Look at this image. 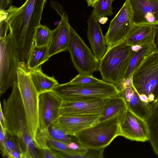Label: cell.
Instances as JSON below:
<instances>
[{"label":"cell","instance_id":"obj_14","mask_svg":"<svg viewBox=\"0 0 158 158\" xmlns=\"http://www.w3.org/2000/svg\"><path fill=\"white\" fill-rule=\"evenodd\" d=\"M63 102L60 109V115H99L109 98Z\"/></svg>","mask_w":158,"mask_h":158},{"label":"cell","instance_id":"obj_16","mask_svg":"<svg viewBox=\"0 0 158 158\" xmlns=\"http://www.w3.org/2000/svg\"><path fill=\"white\" fill-rule=\"evenodd\" d=\"M100 115H60L52 125L67 135L74 136L80 131L97 123Z\"/></svg>","mask_w":158,"mask_h":158},{"label":"cell","instance_id":"obj_34","mask_svg":"<svg viewBox=\"0 0 158 158\" xmlns=\"http://www.w3.org/2000/svg\"><path fill=\"white\" fill-rule=\"evenodd\" d=\"M0 126V150L2 156L6 157V133Z\"/></svg>","mask_w":158,"mask_h":158},{"label":"cell","instance_id":"obj_42","mask_svg":"<svg viewBox=\"0 0 158 158\" xmlns=\"http://www.w3.org/2000/svg\"><path fill=\"white\" fill-rule=\"evenodd\" d=\"M156 0L158 1V0Z\"/></svg>","mask_w":158,"mask_h":158},{"label":"cell","instance_id":"obj_8","mask_svg":"<svg viewBox=\"0 0 158 158\" xmlns=\"http://www.w3.org/2000/svg\"><path fill=\"white\" fill-rule=\"evenodd\" d=\"M68 50L74 66L79 74L93 76L94 72L98 70L99 61L71 26Z\"/></svg>","mask_w":158,"mask_h":158},{"label":"cell","instance_id":"obj_5","mask_svg":"<svg viewBox=\"0 0 158 158\" xmlns=\"http://www.w3.org/2000/svg\"><path fill=\"white\" fill-rule=\"evenodd\" d=\"M17 83L25 110L27 126L34 140L39 129V95L31 80L27 64L22 62L18 69Z\"/></svg>","mask_w":158,"mask_h":158},{"label":"cell","instance_id":"obj_27","mask_svg":"<svg viewBox=\"0 0 158 158\" xmlns=\"http://www.w3.org/2000/svg\"><path fill=\"white\" fill-rule=\"evenodd\" d=\"M52 34V30L47 26L40 24L36 29L34 36V44L38 47L48 46Z\"/></svg>","mask_w":158,"mask_h":158},{"label":"cell","instance_id":"obj_35","mask_svg":"<svg viewBox=\"0 0 158 158\" xmlns=\"http://www.w3.org/2000/svg\"><path fill=\"white\" fill-rule=\"evenodd\" d=\"M132 86V77L129 78L124 79L116 87L120 93L125 89Z\"/></svg>","mask_w":158,"mask_h":158},{"label":"cell","instance_id":"obj_11","mask_svg":"<svg viewBox=\"0 0 158 158\" xmlns=\"http://www.w3.org/2000/svg\"><path fill=\"white\" fill-rule=\"evenodd\" d=\"M50 6L61 17L60 23L52 30L51 39L48 46V54L51 56L60 52L68 50L70 37V27L68 16L61 5L50 1Z\"/></svg>","mask_w":158,"mask_h":158},{"label":"cell","instance_id":"obj_17","mask_svg":"<svg viewBox=\"0 0 158 158\" xmlns=\"http://www.w3.org/2000/svg\"><path fill=\"white\" fill-rule=\"evenodd\" d=\"M87 23L88 39L93 53L99 61L107 49L105 37L102 33L99 21L93 13L89 16Z\"/></svg>","mask_w":158,"mask_h":158},{"label":"cell","instance_id":"obj_12","mask_svg":"<svg viewBox=\"0 0 158 158\" xmlns=\"http://www.w3.org/2000/svg\"><path fill=\"white\" fill-rule=\"evenodd\" d=\"M120 135L137 142L148 140V128L145 120L127 109L119 117Z\"/></svg>","mask_w":158,"mask_h":158},{"label":"cell","instance_id":"obj_25","mask_svg":"<svg viewBox=\"0 0 158 158\" xmlns=\"http://www.w3.org/2000/svg\"><path fill=\"white\" fill-rule=\"evenodd\" d=\"M154 49V46L152 43L140 46L137 50H133L124 78L132 77L135 69L142 59L153 51Z\"/></svg>","mask_w":158,"mask_h":158},{"label":"cell","instance_id":"obj_19","mask_svg":"<svg viewBox=\"0 0 158 158\" xmlns=\"http://www.w3.org/2000/svg\"><path fill=\"white\" fill-rule=\"evenodd\" d=\"M154 30V25L134 24L124 41L131 46L152 44Z\"/></svg>","mask_w":158,"mask_h":158},{"label":"cell","instance_id":"obj_10","mask_svg":"<svg viewBox=\"0 0 158 158\" xmlns=\"http://www.w3.org/2000/svg\"><path fill=\"white\" fill-rule=\"evenodd\" d=\"M134 24L131 4L129 0H126L111 21L105 36L107 48L123 41Z\"/></svg>","mask_w":158,"mask_h":158},{"label":"cell","instance_id":"obj_15","mask_svg":"<svg viewBox=\"0 0 158 158\" xmlns=\"http://www.w3.org/2000/svg\"><path fill=\"white\" fill-rule=\"evenodd\" d=\"M135 25L158 24V1L129 0Z\"/></svg>","mask_w":158,"mask_h":158},{"label":"cell","instance_id":"obj_3","mask_svg":"<svg viewBox=\"0 0 158 158\" xmlns=\"http://www.w3.org/2000/svg\"><path fill=\"white\" fill-rule=\"evenodd\" d=\"M52 91L63 102L103 99L118 95L119 93L115 86L102 80L91 84H79L70 82L59 84Z\"/></svg>","mask_w":158,"mask_h":158},{"label":"cell","instance_id":"obj_7","mask_svg":"<svg viewBox=\"0 0 158 158\" xmlns=\"http://www.w3.org/2000/svg\"><path fill=\"white\" fill-rule=\"evenodd\" d=\"M22 62L10 34L0 40V95L17 82L18 69Z\"/></svg>","mask_w":158,"mask_h":158},{"label":"cell","instance_id":"obj_39","mask_svg":"<svg viewBox=\"0 0 158 158\" xmlns=\"http://www.w3.org/2000/svg\"><path fill=\"white\" fill-rule=\"evenodd\" d=\"M0 126L2 127L4 131L6 132L5 121L4 115L2 109L1 103H0Z\"/></svg>","mask_w":158,"mask_h":158},{"label":"cell","instance_id":"obj_36","mask_svg":"<svg viewBox=\"0 0 158 158\" xmlns=\"http://www.w3.org/2000/svg\"><path fill=\"white\" fill-rule=\"evenodd\" d=\"M40 158H58L54 151L50 149H45L39 150Z\"/></svg>","mask_w":158,"mask_h":158},{"label":"cell","instance_id":"obj_32","mask_svg":"<svg viewBox=\"0 0 158 158\" xmlns=\"http://www.w3.org/2000/svg\"><path fill=\"white\" fill-rule=\"evenodd\" d=\"M102 80L95 78L93 76L82 75L79 73L69 82L77 84L87 85L97 83Z\"/></svg>","mask_w":158,"mask_h":158},{"label":"cell","instance_id":"obj_33","mask_svg":"<svg viewBox=\"0 0 158 158\" xmlns=\"http://www.w3.org/2000/svg\"><path fill=\"white\" fill-rule=\"evenodd\" d=\"M5 10H0V40L4 39L6 36L7 32L9 30L6 21V14Z\"/></svg>","mask_w":158,"mask_h":158},{"label":"cell","instance_id":"obj_37","mask_svg":"<svg viewBox=\"0 0 158 158\" xmlns=\"http://www.w3.org/2000/svg\"><path fill=\"white\" fill-rule=\"evenodd\" d=\"M153 44L155 49L158 50V24L155 25Z\"/></svg>","mask_w":158,"mask_h":158},{"label":"cell","instance_id":"obj_24","mask_svg":"<svg viewBox=\"0 0 158 158\" xmlns=\"http://www.w3.org/2000/svg\"><path fill=\"white\" fill-rule=\"evenodd\" d=\"M48 46L38 47L34 44L27 64L29 70L38 68L48 60L50 57L48 54Z\"/></svg>","mask_w":158,"mask_h":158},{"label":"cell","instance_id":"obj_29","mask_svg":"<svg viewBox=\"0 0 158 158\" xmlns=\"http://www.w3.org/2000/svg\"><path fill=\"white\" fill-rule=\"evenodd\" d=\"M6 158H10V154L14 151H17L21 153L17 140L16 135L10 133L7 131L6 133Z\"/></svg>","mask_w":158,"mask_h":158},{"label":"cell","instance_id":"obj_20","mask_svg":"<svg viewBox=\"0 0 158 158\" xmlns=\"http://www.w3.org/2000/svg\"><path fill=\"white\" fill-rule=\"evenodd\" d=\"M31 80L39 95L46 92L52 91L58 84L54 77H49L44 73L40 66L32 70H29Z\"/></svg>","mask_w":158,"mask_h":158},{"label":"cell","instance_id":"obj_18","mask_svg":"<svg viewBox=\"0 0 158 158\" xmlns=\"http://www.w3.org/2000/svg\"><path fill=\"white\" fill-rule=\"evenodd\" d=\"M119 95L125 101L128 109L141 118L146 119L151 109L141 99L133 86L123 89Z\"/></svg>","mask_w":158,"mask_h":158},{"label":"cell","instance_id":"obj_6","mask_svg":"<svg viewBox=\"0 0 158 158\" xmlns=\"http://www.w3.org/2000/svg\"><path fill=\"white\" fill-rule=\"evenodd\" d=\"M120 116L97 123L80 131L74 136L77 143L87 148H105L120 135Z\"/></svg>","mask_w":158,"mask_h":158},{"label":"cell","instance_id":"obj_41","mask_svg":"<svg viewBox=\"0 0 158 158\" xmlns=\"http://www.w3.org/2000/svg\"><path fill=\"white\" fill-rule=\"evenodd\" d=\"M86 1L88 0H85Z\"/></svg>","mask_w":158,"mask_h":158},{"label":"cell","instance_id":"obj_30","mask_svg":"<svg viewBox=\"0 0 158 158\" xmlns=\"http://www.w3.org/2000/svg\"><path fill=\"white\" fill-rule=\"evenodd\" d=\"M48 147L50 149L53 151L69 152L78 155L80 158H82L81 156L78 155L75 151L70 148L68 146V144L57 140L51 136L48 141Z\"/></svg>","mask_w":158,"mask_h":158},{"label":"cell","instance_id":"obj_23","mask_svg":"<svg viewBox=\"0 0 158 158\" xmlns=\"http://www.w3.org/2000/svg\"><path fill=\"white\" fill-rule=\"evenodd\" d=\"M17 140L22 155V158H40L39 152L36 148L28 129L19 136Z\"/></svg>","mask_w":158,"mask_h":158},{"label":"cell","instance_id":"obj_26","mask_svg":"<svg viewBox=\"0 0 158 158\" xmlns=\"http://www.w3.org/2000/svg\"><path fill=\"white\" fill-rule=\"evenodd\" d=\"M114 0H98L96 2L92 13L98 21L102 17L113 14L112 5Z\"/></svg>","mask_w":158,"mask_h":158},{"label":"cell","instance_id":"obj_38","mask_svg":"<svg viewBox=\"0 0 158 158\" xmlns=\"http://www.w3.org/2000/svg\"><path fill=\"white\" fill-rule=\"evenodd\" d=\"M13 0H0V10H5L12 5Z\"/></svg>","mask_w":158,"mask_h":158},{"label":"cell","instance_id":"obj_28","mask_svg":"<svg viewBox=\"0 0 158 158\" xmlns=\"http://www.w3.org/2000/svg\"><path fill=\"white\" fill-rule=\"evenodd\" d=\"M50 137L48 128L39 130L34 140L36 148L38 150L50 149L48 143Z\"/></svg>","mask_w":158,"mask_h":158},{"label":"cell","instance_id":"obj_4","mask_svg":"<svg viewBox=\"0 0 158 158\" xmlns=\"http://www.w3.org/2000/svg\"><path fill=\"white\" fill-rule=\"evenodd\" d=\"M133 51L124 41L107 48L99 62L98 70L103 81L115 86L119 84L125 78Z\"/></svg>","mask_w":158,"mask_h":158},{"label":"cell","instance_id":"obj_1","mask_svg":"<svg viewBox=\"0 0 158 158\" xmlns=\"http://www.w3.org/2000/svg\"><path fill=\"white\" fill-rule=\"evenodd\" d=\"M47 0H27L21 6L5 10L6 21L21 61L26 64L34 44V36Z\"/></svg>","mask_w":158,"mask_h":158},{"label":"cell","instance_id":"obj_9","mask_svg":"<svg viewBox=\"0 0 158 158\" xmlns=\"http://www.w3.org/2000/svg\"><path fill=\"white\" fill-rule=\"evenodd\" d=\"M11 94L3 101L2 111L6 130L16 135H20L28 129L25 113L17 82L13 85Z\"/></svg>","mask_w":158,"mask_h":158},{"label":"cell","instance_id":"obj_31","mask_svg":"<svg viewBox=\"0 0 158 158\" xmlns=\"http://www.w3.org/2000/svg\"><path fill=\"white\" fill-rule=\"evenodd\" d=\"M47 128L51 136L54 139L67 144L72 141L69 135H66L62 131L52 125Z\"/></svg>","mask_w":158,"mask_h":158},{"label":"cell","instance_id":"obj_2","mask_svg":"<svg viewBox=\"0 0 158 158\" xmlns=\"http://www.w3.org/2000/svg\"><path fill=\"white\" fill-rule=\"evenodd\" d=\"M133 87L141 99L151 108L158 101V50L145 56L132 76Z\"/></svg>","mask_w":158,"mask_h":158},{"label":"cell","instance_id":"obj_13","mask_svg":"<svg viewBox=\"0 0 158 158\" xmlns=\"http://www.w3.org/2000/svg\"><path fill=\"white\" fill-rule=\"evenodd\" d=\"M62 103V100L52 91L39 95V130L47 128L53 124L60 116Z\"/></svg>","mask_w":158,"mask_h":158},{"label":"cell","instance_id":"obj_21","mask_svg":"<svg viewBox=\"0 0 158 158\" xmlns=\"http://www.w3.org/2000/svg\"><path fill=\"white\" fill-rule=\"evenodd\" d=\"M127 109L125 101L119 94L110 97L105 103L97 123L120 116Z\"/></svg>","mask_w":158,"mask_h":158},{"label":"cell","instance_id":"obj_22","mask_svg":"<svg viewBox=\"0 0 158 158\" xmlns=\"http://www.w3.org/2000/svg\"><path fill=\"white\" fill-rule=\"evenodd\" d=\"M145 120L148 128V141L154 152L158 156V101L152 108Z\"/></svg>","mask_w":158,"mask_h":158},{"label":"cell","instance_id":"obj_40","mask_svg":"<svg viewBox=\"0 0 158 158\" xmlns=\"http://www.w3.org/2000/svg\"><path fill=\"white\" fill-rule=\"evenodd\" d=\"M98 0H88L87 1L88 6L94 7V5Z\"/></svg>","mask_w":158,"mask_h":158}]
</instances>
